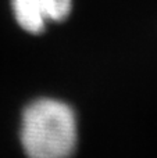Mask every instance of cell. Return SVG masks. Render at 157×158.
I'll return each mask as SVG.
<instances>
[{
    "instance_id": "obj_1",
    "label": "cell",
    "mask_w": 157,
    "mask_h": 158,
    "mask_svg": "<svg viewBox=\"0 0 157 158\" xmlns=\"http://www.w3.org/2000/svg\"><path fill=\"white\" fill-rule=\"evenodd\" d=\"M18 140L27 158H71L79 143V121L74 107L53 96L25 104Z\"/></svg>"
},
{
    "instance_id": "obj_2",
    "label": "cell",
    "mask_w": 157,
    "mask_h": 158,
    "mask_svg": "<svg viewBox=\"0 0 157 158\" xmlns=\"http://www.w3.org/2000/svg\"><path fill=\"white\" fill-rule=\"evenodd\" d=\"M17 27L31 36L43 35L52 25L63 24L74 11V0H8Z\"/></svg>"
}]
</instances>
